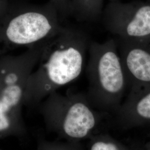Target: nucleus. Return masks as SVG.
I'll use <instances>...</instances> for the list:
<instances>
[{
  "label": "nucleus",
  "instance_id": "nucleus-1",
  "mask_svg": "<svg viewBox=\"0 0 150 150\" xmlns=\"http://www.w3.org/2000/svg\"><path fill=\"white\" fill-rule=\"evenodd\" d=\"M90 42L83 31L65 25L45 45L28 78L24 105L40 104L59 88L77 80L83 70Z\"/></svg>",
  "mask_w": 150,
  "mask_h": 150
},
{
  "label": "nucleus",
  "instance_id": "nucleus-8",
  "mask_svg": "<svg viewBox=\"0 0 150 150\" xmlns=\"http://www.w3.org/2000/svg\"><path fill=\"white\" fill-rule=\"evenodd\" d=\"M140 91L132 88L115 113L118 125L122 129H129L144 122H150V86Z\"/></svg>",
  "mask_w": 150,
  "mask_h": 150
},
{
  "label": "nucleus",
  "instance_id": "nucleus-10",
  "mask_svg": "<svg viewBox=\"0 0 150 150\" xmlns=\"http://www.w3.org/2000/svg\"><path fill=\"white\" fill-rule=\"evenodd\" d=\"M88 139V150H131L129 146L107 134L98 133Z\"/></svg>",
  "mask_w": 150,
  "mask_h": 150
},
{
  "label": "nucleus",
  "instance_id": "nucleus-5",
  "mask_svg": "<svg viewBox=\"0 0 150 150\" xmlns=\"http://www.w3.org/2000/svg\"><path fill=\"white\" fill-rule=\"evenodd\" d=\"M46 43L25 50L18 54L0 57V137L20 128L28 78Z\"/></svg>",
  "mask_w": 150,
  "mask_h": 150
},
{
  "label": "nucleus",
  "instance_id": "nucleus-12",
  "mask_svg": "<svg viewBox=\"0 0 150 150\" xmlns=\"http://www.w3.org/2000/svg\"><path fill=\"white\" fill-rule=\"evenodd\" d=\"M50 2L56 7L64 21L71 16L70 0H51Z\"/></svg>",
  "mask_w": 150,
  "mask_h": 150
},
{
  "label": "nucleus",
  "instance_id": "nucleus-6",
  "mask_svg": "<svg viewBox=\"0 0 150 150\" xmlns=\"http://www.w3.org/2000/svg\"><path fill=\"white\" fill-rule=\"evenodd\" d=\"M101 18L106 29L116 39L150 38V5L110 0Z\"/></svg>",
  "mask_w": 150,
  "mask_h": 150
},
{
  "label": "nucleus",
  "instance_id": "nucleus-11",
  "mask_svg": "<svg viewBox=\"0 0 150 150\" xmlns=\"http://www.w3.org/2000/svg\"><path fill=\"white\" fill-rule=\"evenodd\" d=\"M38 150H83L81 142H54L43 141Z\"/></svg>",
  "mask_w": 150,
  "mask_h": 150
},
{
  "label": "nucleus",
  "instance_id": "nucleus-3",
  "mask_svg": "<svg viewBox=\"0 0 150 150\" xmlns=\"http://www.w3.org/2000/svg\"><path fill=\"white\" fill-rule=\"evenodd\" d=\"M41 103L48 129L66 141L81 142L98 134L103 112L91 105L86 93L56 91Z\"/></svg>",
  "mask_w": 150,
  "mask_h": 150
},
{
  "label": "nucleus",
  "instance_id": "nucleus-4",
  "mask_svg": "<svg viewBox=\"0 0 150 150\" xmlns=\"http://www.w3.org/2000/svg\"><path fill=\"white\" fill-rule=\"evenodd\" d=\"M64 21L51 2L42 6L6 12L0 18V57L47 41L63 28Z\"/></svg>",
  "mask_w": 150,
  "mask_h": 150
},
{
  "label": "nucleus",
  "instance_id": "nucleus-2",
  "mask_svg": "<svg viewBox=\"0 0 150 150\" xmlns=\"http://www.w3.org/2000/svg\"><path fill=\"white\" fill-rule=\"evenodd\" d=\"M88 52L86 96L97 110L115 113L129 87L116 40L111 38L103 42L90 41Z\"/></svg>",
  "mask_w": 150,
  "mask_h": 150
},
{
  "label": "nucleus",
  "instance_id": "nucleus-13",
  "mask_svg": "<svg viewBox=\"0 0 150 150\" xmlns=\"http://www.w3.org/2000/svg\"><path fill=\"white\" fill-rule=\"evenodd\" d=\"M5 0H0V18L6 13V7Z\"/></svg>",
  "mask_w": 150,
  "mask_h": 150
},
{
  "label": "nucleus",
  "instance_id": "nucleus-7",
  "mask_svg": "<svg viewBox=\"0 0 150 150\" xmlns=\"http://www.w3.org/2000/svg\"><path fill=\"white\" fill-rule=\"evenodd\" d=\"M115 40L129 87L131 89L150 86V38L135 40Z\"/></svg>",
  "mask_w": 150,
  "mask_h": 150
},
{
  "label": "nucleus",
  "instance_id": "nucleus-9",
  "mask_svg": "<svg viewBox=\"0 0 150 150\" xmlns=\"http://www.w3.org/2000/svg\"><path fill=\"white\" fill-rule=\"evenodd\" d=\"M104 0H70L71 16L77 21L94 22L101 18Z\"/></svg>",
  "mask_w": 150,
  "mask_h": 150
},
{
  "label": "nucleus",
  "instance_id": "nucleus-14",
  "mask_svg": "<svg viewBox=\"0 0 150 150\" xmlns=\"http://www.w3.org/2000/svg\"><path fill=\"white\" fill-rule=\"evenodd\" d=\"M129 146V148H130L131 150H145L142 148H140L139 147H137L135 145H130Z\"/></svg>",
  "mask_w": 150,
  "mask_h": 150
}]
</instances>
